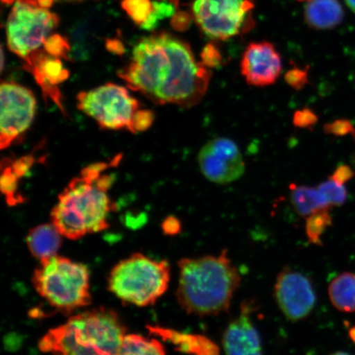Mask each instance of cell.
<instances>
[{
  "label": "cell",
  "instance_id": "21",
  "mask_svg": "<svg viewBox=\"0 0 355 355\" xmlns=\"http://www.w3.org/2000/svg\"><path fill=\"white\" fill-rule=\"evenodd\" d=\"M165 346L157 339L130 334L124 336L121 347L114 355H166Z\"/></svg>",
  "mask_w": 355,
  "mask_h": 355
},
{
  "label": "cell",
  "instance_id": "16",
  "mask_svg": "<svg viewBox=\"0 0 355 355\" xmlns=\"http://www.w3.org/2000/svg\"><path fill=\"white\" fill-rule=\"evenodd\" d=\"M146 327L150 334L174 345L178 352L192 355H220L218 346L207 336L186 334L159 326Z\"/></svg>",
  "mask_w": 355,
  "mask_h": 355
},
{
  "label": "cell",
  "instance_id": "25",
  "mask_svg": "<svg viewBox=\"0 0 355 355\" xmlns=\"http://www.w3.org/2000/svg\"><path fill=\"white\" fill-rule=\"evenodd\" d=\"M71 37L73 42L71 48L69 59L73 58L75 60H86L88 57V34L86 24L84 22H78L73 26Z\"/></svg>",
  "mask_w": 355,
  "mask_h": 355
},
{
  "label": "cell",
  "instance_id": "13",
  "mask_svg": "<svg viewBox=\"0 0 355 355\" xmlns=\"http://www.w3.org/2000/svg\"><path fill=\"white\" fill-rule=\"evenodd\" d=\"M241 70L248 85L272 86L282 73V58L272 43L252 42L243 52Z\"/></svg>",
  "mask_w": 355,
  "mask_h": 355
},
{
  "label": "cell",
  "instance_id": "17",
  "mask_svg": "<svg viewBox=\"0 0 355 355\" xmlns=\"http://www.w3.org/2000/svg\"><path fill=\"white\" fill-rule=\"evenodd\" d=\"M62 237L54 225L42 224L30 230L26 245L31 254L42 263L57 255L63 243Z\"/></svg>",
  "mask_w": 355,
  "mask_h": 355
},
{
  "label": "cell",
  "instance_id": "11",
  "mask_svg": "<svg viewBox=\"0 0 355 355\" xmlns=\"http://www.w3.org/2000/svg\"><path fill=\"white\" fill-rule=\"evenodd\" d=\"M202 174L216 184H228L241 179L245 162L239 146L227 137H216L204 145L198 155Z\"/></svg>",
  "mask_w": 355,
  "mask_h": 355
},
{
  "label": "cell",
  "instance_id": "28",
  "mask_svg": "<svg viewBox=\"0 0 355 355\" xmlns=\"http://www.w3.org/2000/svg\"><path fill=\"white\" fill-rule=\"evenodd\" d=\"M44 51L52 56L63 58V59H69V53L71 51L70 44L65 37L61 35L54 34L50 35L43 44Z\"/></svg>",
  "mask_w": 355,
  "mask_h": 355
},
{
  "label": "cell",
  "instance_id": "34",
  "mask_svg": "<svg viewBox=\"0 0 355 355\" xmlns=\"http://www.w3.org/2000/svg\"><path fill=\"white\" fill-rule=\"evenodd\" d=\"M352 130V126L348 121H337L324 126V131L331 135L343 136L347 135Z\"/></svg>",
  "mask_w": 355,
  "mask_h": 355
},
{
  "label": "cell",
  "instance_id": "23",
  "mask_svg": "<svg viewBox=\"0 0 355 355\" xmlns=\"http://www.w3.org/2000/svg\"><path fill=\"white\" fill-rule=\"evenodd\" d=\"M10 161L6 159V164H2V175L0 180V187L2 193L6 195L7 202L10 205H16L21 203L24 200L17 195V184L19 178L12 171Z\"/></svg>",
  "mask_w": 355,
  "mask_h": 355
},
{
  "label": "cell",
  "instance_id": "14",
  "mask_svg": "<svg viewBox=\"0 0 355 355\" xmlns=\"http://www.w3.org/2000/svg\"><path fill=\"white\" fill-rule=\"evenodd\" d=\"M254 304L243 302L239 316L225 328L222 345L225 355H263V343L252 319Z\"/></svg>",
  "mask_w": 355,
  "mask_h": 355
},
{
  "label": "cell",
  "instance_id": "41",
  "mask_svg": "<svg viewBox=\"0 0 355 355\" xmlns=\"http://www.w3.org/2000/svg\"><path fill=\"white\" fill-rule=\"evenodd\" d=\"M349 334L350 338H352V340L355 343V327H353L352 328V329L349 330Z\"/></svg>",
  "mask_w": 355,
  "mask_h": 355
},
{
  "label": "cell",
  "instance_id": "38",
  "mask_svg": "<svg viewBox=\"0 0 355 355\" xmlns=\"http://www.w3.org/2000/svg\"><path fill=\"white\" fill-rule=\"evenodd\" d=\"M105 47L112 54L122 55L125 52V47L118 39H109L105 42Z\"/></svg>",
  "mask_w": 355,
  "mask_h": 355
},
{
  "label": "cell",
  "instance_id": "7",
  "mask_svg": "<svg viewBox=\"0 0 355 355\" xmlns=\"http://www.w3.org/2000/svg\"><path fill=\"white\" fill-rule=\"evenodd\" d=\"M77 105L104 130H127L132 133L133 122L141 110L139 101L126 87L111 83L78 93Z\"/></svg>",
  "mask_w": 355,
  "mask_h": 355
},
{
  "label": "cell",
  "instance_id": "31",
  "mask_svg": "<svg viewBox=\"0 0 355 355\" xmlns=\"http://www.w3.org/2000/svg\"><path fill=\"white\" fill-rule=\"evenodd\" d=\"M285 80L288 85L295 90H302L309 83L308 69H292L286 73Z\"/></svg>",
  "mask_w": 355,
  "mask_h": 355
},
{
  "label": "cell",
  "instance_id": "36",
  "mask_svg": "<svg viewBox=\"0 0 355 355\" xmlns=\"http://www.w3.org/2000/svg\"><path fill=\"white\" fill-rule=\"evenodd\" d=\"M162 230L166 235H176L182 230L181 223L175 216H168L163 221Z\"/></svg>",
  "mask_w": 355,
  "mask_h": 355
},
{
  "label": "cell",
  "instance_id": "40",
  "mask_svg": "<svg viewBox=\"0 0 355 355\" xmlns=\"http://www.w3.org/2000/svg\"><path fill=\"white\" fill-rule=\"evenodd\" d=\"M346 4L355 13V0H345Z\"/></svg>",
  "mask_w": 355,
  "mask_h": 355
},
{
  "label": "cell",
  "instance_id": "22",
  "mask_svg": "<svg viewBox=\"0 0 355 355\" xmlns=\"http://www.w3.org/2000/svg\"><path fill=\"white\" fill-rule=\"evenodd\" d=\"M332 223L330 210H323L306 218L305 233L309 241L315 245H322V237Z\"/></svg>",
  "mask_w": 355,
  "mask_h": 355
},
{
  "label": "cell",
  "instance_id": "46",
  "mask_svg": "<svg viewBox=\"0 0 355 355\" xmlns=\"http://www.w3.org/2000/svg\"><path fill=\"white\" fill-rule=\"evenodd\" d=\"M65 1H82V0H65Z\"/></svg>",
  "mask_w": 355,
  "mask_h": 355
},
{
  "label": "cell",
  "instance_id": "1",
  "mask_svg": "<svg viewBox=\"0 0 355 355\" xmlns=\"http://www.w3.org/2000/svg\"><path fill=\"white\" fill-rule=\"evenodd\" d=\"M118 74L131 90L154 103L184 108L202 100L211 78V70L195 60L189 44L166 33L141 39Z\"/></svg>",
  "mask_w": 355,
  "mask_h": 355
},
{
  "label": "cell",
  "instance_id": "18",
  "mask_svg": "<svg viewBox=\"0 0 355 355\" xmlns=\"http://www.w3.org/2000/svg\"><path fill=\"white\" fill-rule=\"evenodd\" d=\"M304 17L311 28L331 29L343 21L344 10L338 0H311L305 7Z\"/></svg>",
  "mask_w": 355,
  "mask_h": 355
},
{
  "label": "cell",
  "instance_id": "32",
  "mask_svg": "<svg viewBox=\"0 0 355 355\" xmlns=\"http://www.w3.org/2000/svg\"><path fill=\"white\" fill-rule=\"evenodd\" d=\"M155 114L148 110H139L133 122V133L144 132L153 125Z\"/></svg>",
  "mask_w": 355,
  "mask_h": 355
},
{
  "label": "cell",
  "instance_id": "43",
  "mask_svg": "<svg viewBox=\"0 0 355 355\" xmlns=\"http://www.w3.org/2000/svg\"><path fill=\"white\" fill-rule=\"evenodd\" d=\"M15 0H2V2L6 4H8V6H10V4L13 3Z\"/></svg>",
  "mask_w": 355,
  "mask_h": 355
},
{
  "label": "cell",
  "instance_id": "19",
  "mask_svg": "<svg viewBox=\"0 0 355 355\" xmlns=\"http://www.w3.org/2000/svg\"><path fill=\"white\" fill-rule=\"evenodd\" d=\"M291 202L297 214L304 218L314 213L331 209L330 204L318 187L291 184Z\"/></svg>",
  "mask_w": 355,
  "mask_h": 355
},
{
  "label": "cell",
  "instance_id": "33",
  "mask_svg": "<svg viewBox=\"0 0 355 355\" xmlns=\"http://www.w3.org/2000/svg\"><path fill=\"white\" fill-rule=\"evenodd\" d=\"M35 158L33 155H29L11 162L10 166L12 171L20 179V178L26 175L31 167L33 166Z\"/></svg>",
  "mask_w": 355,
  "mask_h": 355
},
{
  "label": "cell",
  "instance_id": "45",
  "mask_svg": "<svg viewBox=\"0 0 355 355\" xmlns=\"http://www.w3.org/2000/svg\"><path fill=\"white\" fill-rule=\"evenodd\" d=\"M1 55H2V58H1V61H2V63H1V69L3 70V62H4V57H3V51L2 50V52H1Z\"/></svg>",
  "mask_w": 355,
  "mask_h": 355
},
{
  "label": "cell",
  "instance_id": "39",
  "mask_svg": "<svg viewBox=\"0 0 355 355\" xmlns=\"http://www.w3.org/2000/svg\"><path fill=\"white\" fill-rule=\"evenodd\" d=\"M39 6L43 8H49L53 6L54 3V0H37Z\"/></svg>",
  "mask_w": 355,
  "mask_h": 355
},
{
  "label": "cell",
  "instance_id": "35",
  "mask_svg": "<svg viewBox=\"0 0 355 355\" xmlns=\"http://www.w3.org/2000/svg\"><path fill=\"white\" fill-rule=\"evenodd\" d=\"M191 24V16L187 12H180L172 17V28L179 32H184L187 30Z\"/></svg>",
  "mask_w": 355,
  "mask_h": 355
},
{
  "label": "cell",
  "instance_id": "44",
  "mask_svg": "<svg viewBox=\"0 0 355 355\" xmlns=\"http://www.w3.org/2000/svg\"><path fill=\"white\" fill-rule=\"evenodd\" d=\"M331 355H350L349 354L345 353V352H336L334 354H332Z\"/></svg>",
  "mask_w": 355,
  "mask_h": 355
},
{
  "label": "cell",
  "instance_id": "27",
  "mask_svg": "<svg viewBox=\"0 0 355 355\" xmlns=\"http://www.w3.org/2000/svg\"><path fill=\"white\" fill-rule=\"evenodd\" d=\"M122 8L137 25H141L153 11L150 0H123Z\"/></svg>",
  "mask_w": 355,
  "mask_h": 355
},
{
  "label": "cell",
  "instance_id": "42",
  "mask_svg": "<svg viewBox=\"0 0 355 355\" xmlns=\"http://www.w3.org/2000/svg\"><path fill=\"white\" fill-rule=\"evenodd\" d=\"M159 1H170L175 4L178 7L179 6V0H159Z\"/></svg>",
  "mask_w": 355,
  "mask_h": 355
},
{
  "label": "cell",
  "instance_id": "2",
  "mask_svg": "<svg viewBox=\"0 0 355 355\" xmlns=\"http://www.w3.org/2000/svg\"><path fill=\"white\" fill-rule=\"evenodd\" d=\"M121 159L119 157L110 163L86 167L60 194L51 217L62 236L77 241L109 228L108 216L114 205L108 196V190L114 178L102 173L118 165Z\"/></svg>",
  "mask_w": 355,
  "mask_h": 355
},
{
  "label": "cell",
  "instance_id": "26",
  "mask_svg": "<svg viewBox=\"0 0 355 355\" xmlns=\"http://www.w3.org/2000/svg\"><path fill=\"white\" fill-rule=\"evenodd\" d=\"M331 207L341 206L347 199V191L344 184L329 178L318 186Z\"/></svg>",
  "mask_w": 355,
  "mask_h": 355
},
{
  "label": "cell",
  "instance_id": "24",
  "mask_svg": "<svg viewBox=\"0 0 355 355\" xmlns=\"http://www.w3.org/2000/svg\"><path fill=\"white\" fill-rule=\"evenodd\" d=\"M177 6L170 1H153V11L148 19L141 24V28L146 31H153L157 28L159 21L172 17L175 15Z\"/></svg>",
  "mask_w": 355,
  "mask_h": 355
},
{
  "label": "cell",
  "instance_id": "47",
  "mask_svg": "<svg viewBox=\"0 0 355 355\" xmlns=\"http://www.w3.org/2000/svg\"><path fill=\"white\" fill-rule=\"evenodd\" d=\"M298 1H311V0H298Z\"/></svg>",
  "mask_w": 355,
  "mask_h": 355
},
{
  "label": "cell",
  "instance_id": "4",
  "mask_svg": "<svg viewBox=\"0 0 355 355\" xmlns=\"http://www.w3.org/2000/svg\"><path fill=\"white\" fill-rule=\"evenodd\" d=\"M126 327L113 309L101 307L71 317L49 331L39 343L54 355H114L126 336Z\"/></svg>",
  "mask_w": 355,
  "mask_h": 355
},
{
  "label": "cell",
  "instance_id": "15",
  "mask_svg": "<svg viewBox=\"0 0 355 355\" xmlns=\"http://www.w3.org/2000/svg\"><path fill=\"white\" fill-rule=\"evenodd\" d=\"M26 69L33 73L35 81L42 87L46 98H51L64 112L60 91L58 86L69 77L59 58L48 54L46 51H35L25 60Z\"/></svg>",
  "mask_w": 355,
  "mask_h": 355
},
{
  "label": "cell",
  "instance_id": "8",
  "mask_svg": "<svg viewBox=\"0 0 355 355\" xmlns=\"http://www.w3.org/2000/svg\"><path fill=\"white\" fill-rule=\"evenodd\" d=\"M59 22V17L40 6L37 0H17L7 22L8 46L25 60L44 44Z\"/></svg>",
  "mask_w": 355,
  "mask_h": 355
},
{
  "label": "cell",
  "instance_id": "29",
  "mask_svg": "<svg viewBox=\"0 0 355 355\" xmlns=\"http://www.w3.org/2000/svg\"><path fill=\"white\" fill-rule=\"evenodd\" d=\"M201 63L207 69H219L223 64L224 58L216 44H207L201 53Z\"/></svg>",
  "mask_w": 355,
  "mask_h": 355
},
{
  "label": "cell",
  "instance_id": "10",
  "mask_svg": "<svg viewBox=\"0 0 355 355\" xmlns=\"http://www.w3.org/2000/svg\"><path fill=\"white\" fill-rule=\"evenodd\" d=\"M0 145L6 149L28 130L33 121L37 101L30 89L13 82L1 83Z\"/></svg>",
  "mask_w": 355,
  "mask_h": 355
},
{
  "label": "cell",
  "instance_id": "37",
  "mask_svg": "<svg viewBox=\"0 0 355 355\" xmlns=\"http://www.w3.org/2000/svg\"><path fill=\"white\" fill-rule=\"evenodd\" d=\"M354 176V172L349 166L341 165L336 168V170L330 177L331 179L345 184Z\"/></svg>",
  "mask_w": 355,
  "mask_h": 355
},
{
  "label": "cell",
  "instance_id": "6",
  "mask_svg": "<svg viewBox=\"0 0 355 355\" xmlns=\"http://www.w3.org/2000/svg\"><path fill=\"white\" fill-rule=\"evenodd\" d=\"M170 279L171 266L166 260H154L136 252L111 270L108 290L123 304L146 307L165 294Z\"/></svg>",
  "mask_w": 355,
  "mask_h": 355
},
{
  "label": "cell",
  "instance_id": "5",
  "mask_svg": "<svg viewBox=\"0 0 355 355\" xmlns=\"http://www.w3.org/2000/svg\"><path fill=\"white\" fill-rule=\"evenodd\" d=\"M89 279L86 265L56 255L34 270L33 285L52 308L70 315L91 304Z\"/></svg>",
  "mask_w": 355,
  "mask_h": 355
},
{
  "label": "cell",
  "instance_id": "9",
  "mask_svg": "<svg viewBox=\"0 0 355 355\" xmlns=\"http://www.w3.org/2000/svg\"><path fill=\"white\" fill-rule=\"evenodd\" d=\"M252 8L250 0H195L193 12L204 34L225 41L241 32Z\"/></svg>",
  "mask_w": 355,
  "mask_h": 355
},
{
  "label": "cell",
  "instance_id": "30",
  "mask_svg": "<svg viewBox=\"0 0 355 355\" xmlns=\"http://www.w3.org/2000/svg\"><path fill=\"white\" fill-rule=\"evenodd\" d=\"M318 122V117L313 110L304 108L296 110L293 115V123L299 128H312Z\"/></svg>",
  "mask_w": 355,
  "mask_h": 355
},
{
  "label": "cell",
  "instance_id": "20",
  "mask_svg": "<svg viewBox=\"0 0 355 355\" xmlns=\"http://www.w3.org/2000/svg\"><path fill=\"white\" fill-rule=\"evenodd\" d=\"M331 304L344 313L355 311V274L345 272L333 279L328 288Z\"/></svg>",
  "mask_w": 355,
  "mask_h": 355
},
{
  "label": "cell",
  "instance_id": "12",
  "mask_svg": "<svg viewBox=\"0 0 355 355\" xmlns=\"http://www.w3.org/2000/svg\"><path fill=\"white\" fill-rule=\"evenodd\" d=\"M274 296L284 316L291 322L308 318L317 304L313 282L304 273L291 268L278 274Z\"/></svg>",
  "mask_w": 355,
  "mask_h": 355
},
{
  "label": "cell",
  "instance_id": "3",
  "mask_svg": "<svg viewBox=\"0 0 355 355\" xmlns=\"http://www.w3.org/2000/svg\"><path fill=\"white\" fill-rule=\"evenodd\" d=\"M178 266L180 278L175 295L182 309L198 317L227 312L241 284V274L227 250L217 256L185 257Z\"/></svg>",
  "mask_w": 355,
  "mask_h": 355
}]
</instances>
